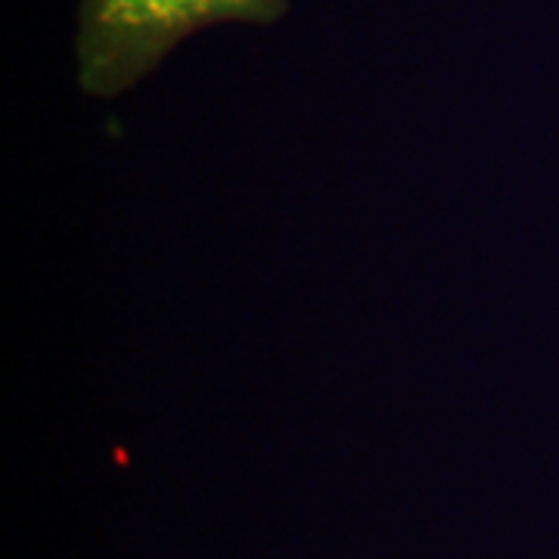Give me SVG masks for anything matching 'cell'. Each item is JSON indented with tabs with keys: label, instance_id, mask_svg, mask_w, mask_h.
<instances>
[{
	"label": "cell",
	"instance_id": "6da1fadb",
	"mask_svg": "<svg viewBox=\"0 0 559 559\" xmlns=\"http://www.w3.org/2000/svg\"><path fill=\"white\" fill-rule=\"evenodd\" d=\"M286 7L289 0H84L75 40L81 91L112 100L202 28L267 25Z\"/></svg>",
	"mask_w": 559,
	"mask_h": 559
}]
</instances>
